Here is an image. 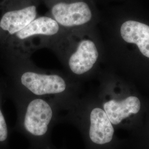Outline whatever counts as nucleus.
I'll use <instances>...</instances> for the list:
<instances>
[{
  "label": "nucleus",
  "instance_id": "9",
  "mask_svg": "<svg viewBox=\"0 0 149 149\" xmlns=\"http://www.w3.org/2000/svg\"><path fill=\"white\" fill-rule=\"evenodd\" d=\"M123 39L137 45L140 52L149 58V26L139 22L128 21L120 28Z\"/></svg>",
  "mask_w": 149,
  "mask_h": 149
},
{
  "label": "nucleus",
  "instance_id": "4",
  "mask_svg": "<svg viewBox=\"0 0 149 149\" xmlns=\"http://www.w3.org/2000/svg\"><path fill=\"white\" fill-rule=\"evenodd\" d=\"M64 111L65 114L59 117V122L85 125L87 137L91 144L101 146L112 141L114 130L103 109L97 107L92 108L84 117L72 103Z\"/></svg>",
  "mask_w": 149,
  "mask_h": 149
},
{
  "label": "nucleus",
  "instance_id": "3",
  "mask_svg": "<svg viewBox=\"0 0 149 149\" xmlns=\"http://www.w3.org/2000/svg\"><path fill=\"white\" fill-rule=\"evenodd\" d=\"M68 34L52 17L41 16L0 45L5 57L24 58L32 50L33 42L57 45ZM56 45V46H57Z\"/></svg>",
  "mask_w": 149,
  "mask_h": 149
},
{
  "label": "nucleus",
  "instance_id": "8",
  "mask_svg": "<svg viewBox=\"0 0 149 149\" xmlns=\"http://www.w3.org/2000/svg\"><path fill=\"white\" fill-rule=\"evenodd\" d=\"M141 107L138 98L130 96L120 101L112 100L103 104V109L113 124L117 125L132 114L138 113Z\"/></svg>",
  "mask_w": 149,
  "mask_h": 149
},
{
  "label": "nucleus",
  "instance_id": "1",
  "mask_svg": "<svg viewBox=\"0 0 149 149\" xmlns=\"http://www.w3.org/2000/svg\"><path fill=\"white\" fill-rule=\"evenodd\" d=\"M8 61V93L44 98L55 103L60 111L75 101L70 78L56 73H46L24 68L19 59L6 57Z\"/></svg>",
  "mask_w": 149,
  "mask_h": 149
},
{
  "label": "nucleus",
  "instance_id": "11",
  "mask_svg": "<svg viewBox=\"0 0 149 149\" xmlns=\"http://www.w3.org/2000/svg\"><path fill=\"white\" fill-rule=\"evenodd\" d=\"M50 149H57V148H55V146H53V147H52V148H50Z\"/></svg>",
  "mask_w": 149,
  "mask_h": 149
},
{
  "label": "nucleus",
  "instance_id": "5",
  "mask_svg": "<svg viewBox=\"0 0 149 149\" xmlns=\"http://www.w3.org/2000/svg\"><path fill=\"white\" fill-rule=\"evenodd\" d=\"M52 17L67 34L77 27L87 24L92 19L90 7L82 1L59 2L51 8Z\"/></svg>",
  "mask_w": 149,
  "mask_h": 149
},
{
  "label": "nucleus",
  "instance_id": "6",
  "mask_svg": "<svg viewBox=\"0 0 149 149\" xmlns=\"http://www.w3.org/2000/svg\"><path fill=\"white\" fill-rule=\"evenodd\" d=\"M37 16L34 5L6 8L0 17V45L27 26Z\"/></svg>",
  "mask_w": 149,
  "mask_h": 149
},
{
  "label": "nucleus",
  "instance_id": "7",
  "mask_svg": "<svg viewBox=\"0 0 149 149\" xmlns=\"http://www.w3.org/2000/svg\"><path fill=\"white\" fill-rule=\"evenodd\" d=\"M96 44L90 39L80 41L72 52H66L65 63L69 73L80 76L92 69L98 58Z\"/></svg>",
  "mask_w": 149,
  "mask_h": 149
},
{
  "label": "nucleus",
  "instance_id": "10",
  "mask_svg": "<svg viewBox=\"0 0 149 149\" xmlns=\"http://www.w3.org/2000/svg\"><path fill=\"white\" fill-rule=\"evenodd\" d=\"M5 88L0 82V149H9L10 135L7 122L3 111V97Z\"/></svg>",
  "mask_w": 149,
  "mask_h": 149
},
{
  "label": "nucleus",
  "instance_id": "2",
  "mask_svg": "<svg viewBox=\"0 0 149 149\" xmlns=\"http://www.w3.org/2000/svg\"><path fill=\"white\" fill-rule=\"evenodd\" d=\"M15 102L17 119L14 129L29 141V149H50L51 134L59 122L60 109L54 102L44 98L9 93Z\"/></svg>",
  "mask_w": 149,
  "mask_h": 149
}]
</instances>
